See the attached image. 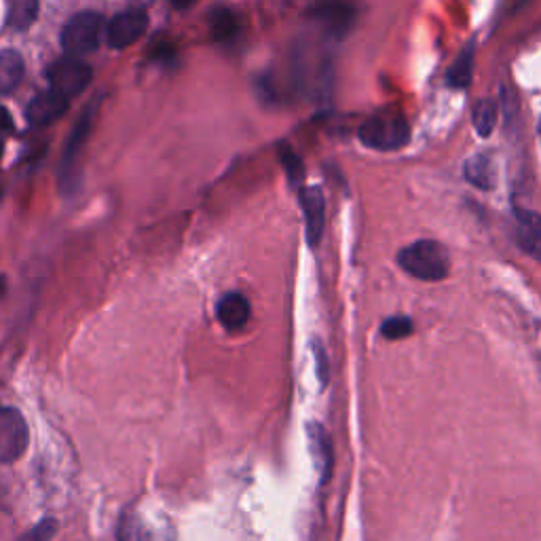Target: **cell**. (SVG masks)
Masks as SVG:
<instances>
[{"label":"cell","instance_id":"1","mask_svg":"<svg viewBox=\"0 0 541 541\" xmlns=\"http://www.w3.org/2000/svg\"><path fill=\"white\" fill-rule=\"evenodd\" d=\"M398 265L421 282H442L449 275L451 256L440 241L421 239L398 252Z\"/></svg>","mask_w":541,"mask_h":541},{"label":"cell","instance_id":"2","mask_svg":"<svg viewBox=\"0 0 541 541\" xmlns=\"http://www.w3.org/2000/svg\"><path fill=\"white\" fill-rule=\"evenodd\" d=\"M117 541H176V529L163 512L134 506L119 520Z\"/></svg>","mask_w":541,"mask_h":541},{"label":"cell","instance_id":"3","mask_svg":"<svg viewBox=\"0 0 541 541\" xmlns=\"http://www.w3.org/2000/svg\"><path fill=\"white\" fill-rule=\"evenodd\" d=\"M358 138L372 151H400L410 140V125L396 110H383L362 123Z\"/></svg>","mask_w":541,"mask_h":541},{"label":"cell","instance_id":"4","mask_svg":"<svg viewBox=\"0 0 541 541\" xmlns=\"http://www.w3.org/2000/svg\"><path fill=\"white\" fill-rule=\"evenodd\" d=\"M102 28L104 22L100 13L81 11L77 15H72L62 32L64 51L68 55H74V58H81V55L96 51L100 47Z\"/></svg>","mask_w":541,"mask_h":541},{"label":"cell","instance_id":"5","mask_svg":"<svg viewBox=\"0 0 541 541\" xmlns=\"http://www.w3.org/2000/svg\"><path fill=\"white\" fill-rule=\"evenodd\" d=\"M30 442L28 423L17 408L0 406V463L20 459Z\"/></svg>","mask_w":541,"mask_h":541},{"label":"cell","instance_id":"6","mask_svg":"<svg viewBox=\"0 0 541 541\" xmlns=\"http://www.w3.org/2000/svg\"><path fill=\"white\" fill-rule=\"evenodd\" d=\"M47 77H49L51 89L64 93V96L70 100L74 96H81V93L89 87L93 70L87 62L74 58V55H68V58H62L49 66Z\"/></svg>","mask_w":541,"mask_h":541},{"label":"cell","instance_id":"7","mask_svg":"<svg viewBox=\"0 0 541 541\" xmlns=\"http://www.w3.org/2000/svg\"><path fill=\"white\" fill-rule=\"evenodd\" d=\"M96 110H98V104L96 106H89L85 113L81 115V119L77 121V125H74L72 134L66 142V148H64V157L60 161V182H62V189L64 191H72L74 184H77V163H79V155L83 151V146L91 134V127H93V119H96Z\"/></svg>","mask_w":541,"mask_h":541},{"label":"cell","instance_id":"8","mask_svg":"<svg viewBox=\"0 0 541 541\" xmlns=\"http://www.w3.org/2000/svg\"><path fill=\"white\" fill-rule=\"evenodd\" d=\"M148 17L142 7H132L115 15L106 26V41L113 49H125L142 39L146 32Z\"/></svg>","mask_w":541,"mask_h":541},{"label":"cell","instance_id":"9","mask_svg":"<svg viewBox=\"0 0 541 541\" xmlns=\"http://www.w3.org/2000/svg\"><path fill=\"white\" fill-rule=\"evenodd\" d=\"M66 110H68V98L64 96V93L49 89L43 93H36L32 102L28 104L26 117L30 125L45 127L62 119L66 115Z\"/></svg>","mask_w":541,"mask_h":541},{"label":"cell","instance_id":"10","mask_svg":"<svg viewBox=\"0 0 541 541\" xmlns=\"http://www.w3.org/2000/svg\"><path fill=\"white\" fill-rule=\"evenodd\" d=\"M301 205L305 214L307 241H309V246H317L324 235V225H326V199L320 186H307V189H303Z\"/></svg>","mask_w":541,"mask_h":541},{"label":"cell","instance_id":"11","mask_svg":"<svg viewBox=\"0 0 541 541\" xmlns=\"http://www.w3.org/2000/svg\"><path fill=\"white\" fill-rule=\"evenodd\" d=\"M514 218H516L514 231L516 246L533 260H537V263H541V216L531 210L516 208Z\"/></svg>","mask_w":541,"mask_h":541},{"label":"cell","instance_id":"12","mask_svg":"<svg viewBox=\"0 0 541 541\" xmlns=\"http://www.w3.org/2000/svg\"><path fill=\"white\" fill-rule=\"evenodd\" d=\"M353 7L345 0H324L322 5H317L313 11L315 20H320L326 30L334 36H343L351 24H353Z\"/></svg>","mask_w":541,"mask_h":541},{"label":"cell","instance_id":"13","mask_svg":"<svg viewBox=\"0 0 541 541\" xmlns=\"http://www.w3.org/2000/svg\"><path fill=\"white\" fill-rule=\"evenodd\" d=\"M216 315L227 330H241L250 322V301L239 292L225 294L216 305Z\"/></svg>","mask_w":541,"mask_h":541},{"label":"cell","instance_id":"14","mask_svg":"<svg viewBox=\"0 0 541 541\" xmlns=\"http://www.w3.org/2000/svg\"><path fill=\"white\" fill-rule=\"evenodd\" d=\"M24 72H26V64L20 51H15V49L0 51V96H7V93L20 87Z\"/></svg>","mask_w":541,"mask_h":541},{"label":"cell","instance_id":"15","mask_svg":"<svg viewBox=\"0 0 541 541\" xmlns=\"http://www.w3.org/2000/svg\"><path fill=\"white\" fill-rule=\"evenodd\" d=\"M309 442H311L313 459L317 463V468H320V472H322V480L326 482L328 476L332 474L334 455H332V440L320 423L309 425Z\"/></svg>","mask_w":541,"mask_h":541},{"label":"cell","instance_id":"16","mask_svg":"<svg viewBox=\"0 0 541 541\" xmlns=\"http://www.w3.org/2000/svg\"><path fill=\"white\" fill-rule=\"evenodd\" d=\"M463 174H465V180L474 184L480 191L495 189V165L487 153H480L468 159Z\"/></svg>","mask_w":541,"mask_h":541},{"label":"cell","instance_id":"17","mask_svg":"<svg viewBox=\"0 0 541 541\" xmlns=\"http://www.w3.org/2000/svg\"><path fill=\"white\" fill-rule=\"evenodd\" d=\"M474 47L476 43L470 41L465 49L459 53V58L453 62V66L446 72V83L455 89L470 87L474 77Z\"/></svg>","mask_w":541,"mask_h":541},{"label":"cell","instance_id":"18","mask_svg":"<svg viewBox=\"0 0 541 541\" xmlns=\"http://www.w3.org/2000/svg\"><path fill=\"white\" fill-rule=\"evenodd\" d=\"M239 30V20L233 9L218 5L210 11V34L216 43L231 41Z\"/></svg>","mask_w":541,"mask_h":541},{"label":"cell","instance_id":"19","mask_svg":"<svg viewBox=\"0 0 541 541\" xmlns=\"http://www.w3.org/2000/svg\"><path fill=\"white\" fill-rule=\"evenodd\" d=\"M497 117H499V104L493 98H482L480 102H476L472 110V123L478 136L489 138L497 125Z\"/></svg>","mask_w":541,"mask_h":541},{"label":"cell","instance_id":"20","mask_svg":"<svg viewBox=\"0 0 541 541\" xmlns=\"http://www.w3.org/2000/svg\"><path fill=\"white\" fill-rule=\"evenodd\" d=\"M39 15V0H11L9 26L15 30H28Z\"/></svg>","mask_w":541,"mask_h":541},{"label":"cell","instance_id":"21","mask_svg":"<svg viewBox=\"0 0 541 541\" xmlns=\"http://www.w3.org/2000/svg\"><path fill=\"white\" fill-rule=\"evenodd\" d=\"M277 155H279V161H282V165H284V170H286L290 182L296 184V186L301 184L303 178H305V165H303L301 157H298L286 142H282L277 146Z\"/></svg>","mask_w":541,"mask_h":541},{"label":"cell","instance_id":"22","mask_svg":"<svg viewBox=\"0 0 541 541\" xmlns=\"http://www.w3.org/2000/svg\"><path fill=\"white\" fill-rule=\"evenodd\" d=\"M413 328L415 326H413V320H410V317L394 315V317H389V320L383 322L381 334L389 341H400V339L410 337V334H413Z\"/></svg>","mask_w":541,"mask_h":541},{"label":"cell","instance_id":"23","mask_svg":"<svg viewBox=\"0 0 541 541\" xmlns=\"http://www.w3.org/2000/svg\"><path fill=\"white\" fill-rule=\"evenodd\" d=\"M55 531H58V522H55L53 518H45L34 529H30L26 535H22L20 541H51Z\"/></svg>","mask_w":541,"mask_h":541},{"label":"cell","instance_id":"24","mask_svg":"<svg viewBox=\"0 0 541 541\" xmlns=\"http://www.w3.org/2000/svg\"><path fill=\"white\" fill-rule=\"evenodd\" d=\"M313 353H315V362H317V377H320L322 385H326V381H328V360H326V351L322 349L320 343H315Z\"/></svg>","mask_w":541,"mask_h":541},{"label":"cell","instance_id":"25","mask_svg":"<svg viewBox=\"0 0 541 541\" xmlns=\"http://www.w3.org/2000/svg\"><path fill=\"white\" fill-rule=\"evenodd\" d=\"M11 127H13V121H11L9 110L5 106H0V132H9Z\"/></svg>","mask_w":541,"mask_h":541},{"label":"cell","instance_id":"26","mask_svg":"<svg viewBox=\"0 0 541 541\" xmlns=\"http://www.w3.org/2000/svg\"><path fill=\"white\" fill-rule=\"evenodd\" d=\"M170 3H172V7L184 11V9H191L197 3V0H170Z\"/></svg>","mask_w":541,"mask_h":541},{"label":"cell","instance_id":"27","mask_svg":"<svg viewBox=\"0 0 541 541\" xmlns=\"http://www.w3.org/2000/svg\"><path fill=\"white\" fill-rule=\"evenodd\" d=\"M129 3H132L134 7H144V5L151 3V0H129Z\"/></svg>","mask_w":541,"mask_h":541},{"label":"cell","instance_id":"28","mask_svg":"<svg viewBox=\"0 0 541 541\" xmlns=\"http://www.w3.org/2000/svg\"><path fill=\"white\" fill-rule=\"evenodd\" d=\"M3 151H5V144H3V140H0V157H3Z\"/></svg>","mask_w":541,"mask_h":541},{"label":"cell","instance_id":"29","mask_svg":"<svg viewBox=\"0 0 541 541\" xmlns=\"http://www.w3.org/2000/svg\"><path fill=\"white\" fill-rule=\"evenodd\" d=\"M539 136H541V121H539Z\"/></svg>","mask_w":541,"mask_h":541}]
</instances>
